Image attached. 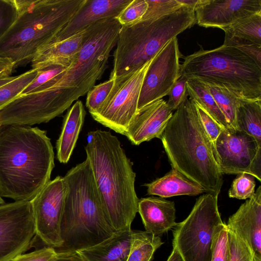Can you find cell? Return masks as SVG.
<instances>
[{
    "mask_svg": "<svg viewBox=\"0 0 261 261\" xmlns=\"http://www.w3.org/2000/svg\"><path fill=\"white\" fill-rule=\"evenodd\" d=\"M54 158L46 131L27 125H1V197L30 201L50 180Z\"/></svg>",
    "mask_w": 261,
    "mask_h": 261,
    "instance_id": "1",
    "label": "cell"
},
{
    "mask_svg": "<svg viewBox=\"0 0 261 261\" xmlns=\"http://www.w3.org/2000/svg\"><path fill=\"white\" fill-rule=\"evenodd\" d=\"M105 212L115 231L131 228L138 211L136 173L118 138L110 131L89 132L85 146Z\"/></svg>",
    "mask_w": 261,
    "mask_h": 261,
    "instance_id": "2",
    "label": "cell"
},
{
    "mask_svg": "<svg viewBox=\"0 0 261 261\" xmlns=\"http://www.w3.org/2000/svg\"><path fill=\"white\" fill-rule=\"evenodd\" d=\"M161 140L172 168L200 185L205 192L218 196L223 174L214 145L192 99H186L175 110Z\"/></svg>",
    "mask_w": 261,
    "mask_h": 261,
    "instance_id": "3",
    "label": "cell"
},
{
    "mask_svg": "<svg viewBox=\"0 0 261 261\" xmlns=\"http://www.w3.org/2000/svg\"><path fill=\"white\" fill-rule=\"evenodd\" d=\"M63 178L62 244L56 251H78L111 237L116 231L105 212L88 159L70 169Z\"/></svg>",
    "mask_w": 261,
    "mask_h": 261,
    "instance_id": "4",
    "label": "cell"
},
{
    "mask_svg": "<svg viewBox=\"0 0 261 261\" xmlns=\"http://www.w3.org/2000/svg\"><path fill=\"white\" fill-rule=\"evenodd\" d=\"M16 19L0 38V57L14 68L31 63L36 54L52 43L85 0H14Z\"/></svg>",
    "mask_w": 261,
    "mask_h": 261,
    "instance_id": "5",
    "label": "cell"
},
{
    "mask_svg": "<svg viewBox=\"0 0 261 261\" xmlns=\"http://www.w3.org/2000/svg\"><path fill=\"white\" fill-rule=\"evenodd\" d=\"M196 23L195 8L184 5L162 17L121 26L110 78H118L137 70L170 40Z\"/></svg>",
    "mask_w": 261,
    "mask_h": 261,
    "instance_id": "6",
    "label": "cell"
},
{
    "mask_svg": "<svg viewBox=\"0 0 261 261\" xmlns=\"http://www.w3.org/2000/svg\"><path fill=\"white\" fill-rule=\"evenodd\" d=\"M180 74L225 88L239 98L261 99V68L234 47L201 48L184 58Z\"/></svg>",
    "mask_w": 261,
    "mask_h": 261,
    "instance_id": "7",
    "label": "cell"
},
{
    "mask_svg": "<svg viewBox=\"0 0 261 261\" xmlns=\"http://www.w3.org/2000/svg\"><path fill=\"white\" fill-rule=\"evenodd\" d=\"M223 223L218 196L203 194L197 199L188 216L174 227L173 246L184 261H211L213 234Z\"/></svg>",
    "mask_w": 261,
    "mask_h": 261,
    "instance_id": "8",
    "label": "cell"
},
{
    "mask_svg": "<svg viewBox=\"0 0 261 261\" xmlns=\"http://www.w3.org/2000/svg\"><path fill=\"white\" fill-rule=\"evenodd\" d=\"M152 59L137 70L115 78L107 98L97 112L91 115L95 120L118 134H124L138 111L143 80Z\"/></svg>",
    "mask_w": 261,
    "mask_h": 261,
    "instance_id": "9",
    "label": "cell"
},
{
    "mask_svg": "<svg viewBox=\"0 0 261 261\" xmlns=\"http://www.w3.org/2000/svg\"><path fill=\"white\" fill-rule=\"evenodd\" d=\"M214 148L222 174L246 173L261 180V144L252 136L232 128H223Z\"/></svg>",
    "mask_w": 261,
    "mask_h": 261,
    "instance_id": "10",
    "label": "cell"
},
{
    "mask_svg": "<svg viewBox=\"0 0 261 261\" xmlns=\"http://www.w3.org/2000/svg\"><path fill=\"white\" fill-rule=\"evenodd\" d=\"M36 232L31 201L0 205V261H10L29 249Z\"/></svg>",
    "mask_w": 261,
    "mask_h": 261,
    "instance_id": "11",
    "label": "cell"
},
{
    "mask_svg": "<svg viewBox=\"0 0 261 261\" xmlns=\"http://www.w3.org/2000/svg\"><path fill=\"white\" fill-rule=\"evenodd\" d=\"M63 177L50 180L30 201L35 220L36 233L47 246L57 249L62 241L60 223L65 194Z\"/></svg>",
    "mask_w": 261,
    "mask_h": 261,
    "instance_id": "12",
    "label": "cell"
},
{
    "mask_svg": "<svg viewBox=\"0 0 261 261\" xmlns=\"http://www.w3.org/2000/svg\"><path fill=\"white\" fill-rule=\"evenodd\" d=\"M180 58L178 40L175 37L153 58L143 80L138 110L168 95L180 76Z\"/></svg>",
    "mask_w": 261,
    "mask_h": 261,
    "instance_id": "13",
    "label": "cell"
},
{
    "mask_svg": "<svg viewBox=\"0 0 261 261\" xmlns=\"http://www.w3.org/2000/svg\"><path fill=\"white\" fill-rule=\"evenodd\" d=\"M259 12L261 0H200L195 8L198 25L222 30Z\"/></svg>",
    "mask_w": 261,
    "mask_h": 261,
    "instance_id": "14",
    "label": "cell"
},
{
    "mask_svg": "<svg viewBox=\"0 0 261 261\" xmlns=\"http://www.w3.org/2000/svg\"><path fill=\"white\" fill-rule=\"evenodd\" d=\"M172 112L163 98L151 102L138 110L123 135L136 145L154 138L161 139Z\"/></svg>",
    "mask_w": 261,
    "mask_h": 261,
    "instance_id": "15",
    "label": "cell"
},
{
    "mask_svg": "<svg viewBox=\"0 0 261 261\" xmlns=\"http://www.w3.org/2000/svg\"><path fill=\"white\" fill-rule=\"evenodd\" d=\"M226 225L261 260V186L228 218Z\"/></svg>",
    "mask_w": 261,
    "mask_h": 261,
    "instance_id": "16",
    "label": "cell"
},
{
    "mask_svg": "<svg viewBox=\"0 0 261 261\" xmlns=\"http://www.w3.org/2000/svg\"><path fill=\"white\" fill-rule=\"evenodd\" d=\"M132 1L85 0L73 17L58 34L52 43L66 39L102 19L115 18Z\"/></svg>",
    "mask_w": 261,
    "mask_h": 261,
    "instance_id": "17",
    "label": "cell"
},
{
    "mask_svg": "<svg viewBox=\"0 0 261 261\" xmlns=\"http://www.w3.org/2000/svg\"><path fill=\"white\" fill-rule=\"evenodd\" d=\"M92 27V24L66 39L43 47L31 63L32 68L38 70L50 66L68 67L89 37Z\"/></svg>",
    "mask_w": 261,
    "mask_h": 261,
    "instance_id": "18",
    "label": "cell"
},
{
    "mask_svg": "<svg viewBox=\"0 0 261 261\" xmlns=\"http://www.w3.org/2000/svg\"><path fill=\"white\" fill-rule=\"evenodd\" d=\"M145 231L160 236L174 228L175 207L173 201L164 198H142L138 202V211Z\"/></svg>",
    "mask_w": 261,
    "mask_h": 261,
    "instance_id": "19",
    "label": "cell"
},
{
    "mask_svg": "<svg viewBox=\"0 0 261 261\" xmlns=\"http://www.w3.org/2000/svg\"><path fill=\"white\" fill-rule=\"evenodd\" d=\"M132 237L131 228L116 231L97 245L77 252L87 261H126Z\"/></svg>",
    "mask_w": 261,
    "mask_h": 261,
    "instance_id": "20",
    "label": "cell"
},
{
    "mask_svg": "<svg viewBox=\"0 0 261 261\" xmlns=\"http://www.w3.org/2000/svg\"><path fill=\"white\" fill-rule=\"evenodd\" d=\"M86 111L83 102L76 101L66 114L61 134L56 143L57 157L62 163H67L75 146L84 123Z\"/></svg>",
    "mask_w": 261,
    "mask_h": 261,
    "instance_id": "21",
    "label": "cell"
},
{
    "mask_svg": "<svg viewBox=\"0 0 261 261\" xmlns=\"http://www.w3.org/2000/svg\"><path fill=\"white\" fill-rule=\"evenodd\" d=\"M145 186L148 194L164 198L178 195L196 196L205 192L202 187L174 168Z\"/></svg>",
    "mask_w": 261,
    "mask_h": 261,
    "instance_id": "22",
    "label": "cell"
},
{
    "mask_svg": "<svg viewBox=\"0 0 261 261\" xmlns=\"http://www.w3.org/2000/svg\"><path fill=\"white\" fill-rule=\"evenodd\" d=\"M222 30L225 32V46L261 45V12L242 18Z\"/></svg>",
    "mask_w": 261,
    "mask_h": 261,
    "instance_id": "23",
    "label": "cell"
},
{
    "mask_svg": "<svg viewBox=\"0 0 261 261\" xmlns=\"http://www.w3.org/2000/svg\"><path fill=\"white\" fill-rule=\"evenodd\" d=\"M236 126L261 144V99H238Z\"/></svg>",
    "mask_w": 261,
    "mask_h": 261,
    "instance_id": "24",
    "label": "cell"
},
{
    "mask_svg": "<svg viewBox=\"0 0 261 261\" xmlns=\"http://www.w3.org/2000/svg\"><path fill=\"white\" fill-rule=\"evenodd\" d=\"M186 84L190 98L203 108L223 128H231L205 83L195 79H187Z\"/></svg>",
    "mask_w": 261,
    "mask_h": 261,
    "instance_id": "25",
    "label": "cell"
},
{
    "mask_svg": "<svg viewBox=\"0 0 261 261\" xmlns=\"http://www.w3.org/2000/svg\"><path fill=\"white\" fill-rule=\"evenodd\" d=\"M164 243L160 236L132 230V243L126 261H152L155 251Z\"/></svg>",
    "mask_w": 261,
    "mask_h": 261,
    "instance_id": "26",
    "label": "cell"
},
{
    "mask_svg": "<svg viewBox=\"0 0 261 261\" xmlns=\"http://www.w3.org/2000/svg\"><path fill=\"white\" fill-rule=\"evenodd\" d=\"M205 84L218 107L225 116L229 126L236 129V114L239 98L225 88Z\"/></svg>",
    "mask_w": 261,
    "mask_h": 261,
    "instance_id": "27",
    "label": "cell"
},
{
    "mask_svg": "<svg viewBox=\"0 0 261 261\" xmlns=\"http://www.w3.org/2000/svg\"><path fill=\"white\" fill-rule=\"evenodd\" d=\"M37 72V69L32 68L0 87V110L21 93L35 78Z\"/></svg>",
    "mask_w": 261,
    "mask_h": 261,
    "instance_id": "28",
    "label": "cell"
},
{
    "mask_svg": "<svg viewBox=\"0 0 261 261\" xmlns=\"http://www.w3.org/2000/svg\"><path fill=\"white\" fill-rule=\"evenodd\" d=\"M66 69L63 67L50 66L38 69L35 78L20 94L36 92L50 88L58 81Z\"/></svg>",
    "mask_w": 261,
    "mask_h": 261,
    "instance_id": "29",
    "label": "cell"
},
{
    "mask_svg": "<svg viewBox=\"0 0 261 261\" xmlns=\"http://www.w3.org/2000/svg\"><path fill=\"white\" fill-rule=\"evenodd\" d=\"M211 261H230L228 229L223 223L215 230L212 244Z\"/></svg>",
    "mask_w": 261,
    "mask_h": 261,
    "instance_id": "30",
    "label": "cell"
},
{
    "mask_svg": "<svg viewBox=\"0 0 261 261\" xmlns=\"http://www.w3.org/2000/svg\"><path fill=\"white\" fill-rule=\"evenodd\" d=\"M115 82V79L110 78L94 86L87 95L86 106L91 115L95 113L101 107L110 94Z\"/></svg>",
    "mask_w": 261,
    "mask_h": 261,
    "instance_id": "31",
    "label": "cell"
},
{
    "mask_svg": "<svg viewBox=\"0 0 261 261\" xmlns=\"http://www.w3.org/2000/svg\"><path fill=\"white\" fill-rule=\"evenodd\" d=\"M147 7L146 0H132L115 18L121 26L133 25L141 20Z\"/></svg>",
    "mask_w": 261,
    "mask_h": 261,
    "instance_id": "32",
    "label": "cell"
},
{
    "mask_svg": "<svg viewBox=\"0 0 261 261\" xmlns=\"http://www.w3.org/2000/svg\"><path fill=\"white\" fill-rule=\"evenodd\" d=\"M255 178L250 174H239L228 191L229 197L243 200L250 198L255 192Z\"/></svg>",
    "mask_w": 261,
    "mask_h": 261,
    "instance_id": "33",
    "label": "cell"
},
{
    "mask_svg": "<svg viewBox=\"0 0 261 261\" xmlns=\"http://www.w3.org/2000/svg\"><path fill=\"white\" fill-rule=\"evenodd\" d=\"M147 10L142 20L157 18L177 10L184 5L178 0H146Z\"/></svg>",
    "mask_w": 261,
    "mask_h": 261,
    "instance_id": "34",
    "label": "cell"
},
{
    "mask_svg": "<svg viewBox=\"0 0 261 261\" xmlns=\"http://www.w3.org/2000/svg\"><path fill=\"white\" fill-rule=\"evenodd\" d=\"M228 236L230 261H261L255 258L251 248L241 238L229 229Z\"/></svg>",
    "mask_w": 261,
    "mask_h": 261,
    "instance_id": "35",
    "label": "cell"
},
{
    "mask_svg": "<svg viewBox=\"0 0 261 261\" xmlns=\"http://www.w3.org/2000/svg\"><path fill=\"white\" fill-rule=\"evenodd\" d=\"M17 15L14 0H0V38L13 24Z\"/></svg>",
    "mask_w": 261,
    "mask_h": 261,
    "instance_id": "36",
    "label": "cell"
},
{
    "mask_svg": "<svg viewBox=\"0 0 261 261\" xmlns=\"http://www.w3.org/2000/svg\"><path fill=\"white\" fill-rule=\"evenodd\" d=\"M187 81V78L181 75L168 95L169 99L167 103L172 111L177 110L188 99Z\"/></svg>",
    "mask_w": 261,
    "mask_h": 261,
    "instance_id": "37",
    "label": "cell"
},
{
    "mask_svg": "<svg viewBox=\"0 0 261 261\" xmlns=\"http://www.w3.org/2000/svg\"><path fill=\"white\" fill-rule=\"evenodd\" d=\"M194 103L202 125L214 146L223 128L198 103Z\"/></svg>",
    "mask_w": 261,
    "mask_h": 261,
    "instance_id": "38",
    "label": "cell"
},
{
    "mask_svg": "<svg viewBox=\"0 0 261 261\" xmlns=\"http://www.w3.org/2000/svg\"><path fill=\"white\" fill-rule=\"evenodd\" d=\"M57 254L54 248L48 246L30 253L19 254L10 261H53Z\"/></svg>",
    "mask_w": 261,
    "mask_h": 261,
    "instance_id": "39",
    "label": "cell"
},
{
    "mask_svg": "<svg viewBox=\"0 0 261 261\" xmlns=\"http://www.w3.org/2000/svg\"><path fill=\"white\" fill-rule=\"evenodd\" d=\"M53 261H87L77 251L57 252Z\"/></svg>",
    "mask_w": 261,
    "mask_h": 261,
    "instance_id": "40",
    "label": "cell"
},
{
    "mask_svg": "<svg viewBox=\"0 0 261 261\" xmlns=\"http://www.w3.org/2000/svg\"><path fill=\"white\" fill-rule=\"evenodd\" d=\"M14 69V63L11 59L0 57V75L10 76Z\"/></svg>",
    "mask_w": 261,
    "mask_h": 261,
    "instance_id": "41",
    "label": "cell"
},
{
    "mask_svg": "<svg viewBox=\"0 0 261 261\" xmlns=\"http://www.w3.org/2000/svg\"><path fill=\"white\" fill-rule=\"evenodd\" d=\"M167 261H184V260L177 248L175 246H173L171 253Z\"/></svg>",
    "mask_w": 261,
    "mask_h": 261,
    "instance_id": "42",
    "label": "cell"
},
{
    "mask_svg": "<svg viewBox=\"0 0 261 261\" xmlns=\"http://www.w3.org/2000/svg\"><path fill=\"white\" fill-rule=\"evenodd\" d=\"M182 5L195 8L200 0H178Z\"/></svg>",
    "mask_w": 261,
    "mask_h": 261,
    "instance_id": "43",
    "label": "cell"
},
{
    "mask_svg": "<svg viewBox=\"0 0 261 261\" xmlns=\"http://www.w3.org/2000/svg\"><path fill=\"white\" fill-rule=\"evenodd\" d=\"M15 77L16 76H11L7 75H1L0 87L12 81Z\"/></svg>",
    "mask_w": 261,
    "mask_h": 261,
    "instance_id": "44",
    "label": "cell"
},
{
    "mask_svg": "<svg viewBox=\"0 0 261 261\" xmlns=\"http://www.w3.org/2000/svg\"><path fill=\"white\" fill-rule=\"evenodd\" d=\"M4 203H5V201L4 200L3 198L2 197H1V196H0V205L4 204Z\"/></svg>",
    "mask_w": 261,
    "mask_h": 261,
    "instance_id": "45",
    "label": "cell"
},
{
    "mask_svg": "<svg viewBox=\"0 0 261 261\" xmlns=\"http://www.w3.org/2000/svg\"><path fill=\"white\" fill-rule=\"evenodd\" d=\"M1 126V125H0Z\"/></svg>",
    "mask_w": 261,
    "mask_h": 261,
    "instance_id": "46",
    "label": "cell"
}]
</instances>
